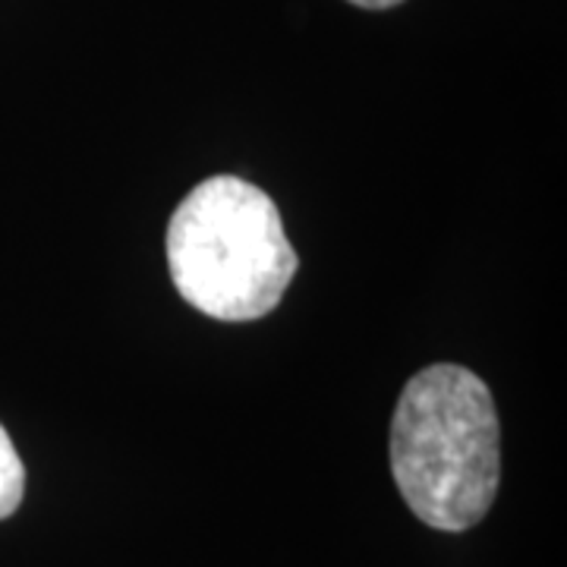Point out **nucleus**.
Instances as JSON below:
<instances>
[{
    "mask_svg": "<svg viewBox=\"0 0 567 567\" xmlns=\"http://www.w3.org/2000/svg\"><path fill=\"white\" fill-rule=\"evenodd\" d=\"M391 476L425 527L483 524L502 486V425L488 385L466 365L420 369L391 416Z\"/></svg>",
    "mask_w": 567,
    "mask_h": 567,
    "instance_id": "1",
    "label": "nucleus"
},
{
    "mask_svg": "<svg viewBox=\"0 0 567 567\" xmlns=\"http://www.w3.org/2000/svg\"><path fill=\"white\" fill-rule=\"evenodd\" d=\"M167 268L177 293L203 316L256 322L278 309L300 259L275 199L244 177L218 174L174 208Z\"/></svg>",
    "mask_w": 567,
    "mask_h": 567,
    "instance_id": "2",
    "label": "nucleus"
},
{
    "mask_svg": "<svg viewBox=\"0 0 567 567\" xmlns=\"http://www.w3.org/2000/svg\"><path fill=\"white\" fill-rule=\"evenodd\" d=\"M22 495H25V464L10 432L0 423V520L20 511Z\"/></svg>",
    "mask_w": 567,
    "mask_h": 567,
    "instance_id": "3",
    "label": "nucleus"
},
{
    "mask_svg": "<svg viewBox=\"0 0 567 567\" xmlns=\"http://www.w3.org/2000/svg\"><path fill=\"white\" fill-rule=\"evenodd\" d=\"M353 7H363V10H391V7H398V3H404V0H350Z\"/></svg>",
    "mask_w": 567,
    "mask_h": 567,
    "instance_id": "4",
    "label": "nucleus"
}]
</instances>
